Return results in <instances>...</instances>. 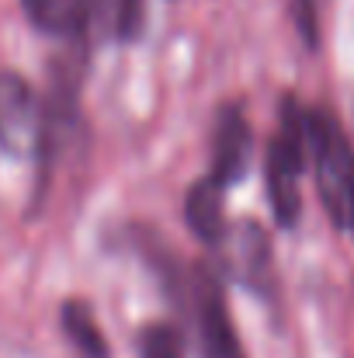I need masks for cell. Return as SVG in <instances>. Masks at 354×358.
Listing matches in <instances>:
<instances>
[{
  "instance_id": "cell-1",
  "label": "cell",
  "mask_w": 354,
  "mask_h": 358,
  "mask_svg": "<svg viewBox=\"0 0 354 358\" xmlns=\"http://www.w3.org/2000/svg\"><path fill=\"white\" fill-rule=\"evenodd\" d=\"M306 150L313 157L316 188L334 227L354 237V150L330 112H306Z\"/></svg>"
},
{
  "instance_id": "cell-2",
  "label": "cell",
  "mask_w": 354,
  "mask_h": 358,
  "mask_svg": "<svg viewBox=\"0 0 354 358\" xmlns=\"http://www.w3.org/2000/svg\"><path fill=\"white\" fill-rule=\"evenodd\" d=\"M306 112L295 108L292 98H285L281 105V122L278 132L267 146V164H264V178H267V202L274 209V220L281 227H295L299 209H302V195H299V178L306 167Z\"/></svg>"
},
{
  "instance_id": "cell-3",
  "label": "cell",
  "mask_w": 354,
  "mask_h": 358,
  "mask_svg": "<svg viewBox=\"0 0 354 358\" xmlns=\"http://www.w3.org/2000/svg\"><path fill=\"white\" fill-rule=\"evenodd\" d=\"M191 317H195L205 358H243L226 299H223V282L209 264H195L191 271Z\"/></svg>"
},
{
  "instance_id": "cell-4",
  "label": "cell",
  "mask_w": 354,
  "mask_h": 358,
  "mask_svg": "<svg viewBox=\"0 0 354 358\" xmlns=\"http://www.w3.org/2000/svg\"><path fill=\"white\" fill-rule=\"evenodd\" d=\"M42 136V108L28 80L14 70H0V150L10 157H28L38 150Z\"/></svg>"
},
{
  "instance_id": "cell-5",
  "label": "cell",
  "mask_w": 354,
  "mask_h": 358,
  "mask_svg": "<svg viewBox=\"0 0 354 358\" xmlns=\"http://www.w3.org/2000/svg\"><path fill=\"white\" fill-rule=\"evenodd\" d=\"M246 164H250V125L243 119V112L226 105L219 108V119H216V139H212V178L230 188L233 181H239L246 174Z\"/></svg>"
},
{
  "instance_id": "cell-6",
  "label": "cell",
  "mask_w": 354,
  "mask_h": 358,
  "mask_svg": "<svg viewBox=\"0 0 354 358\" xmlns=\"http://www.w3.org/2000/svg\"><path fill=\"white\" fill-rule=\"evenodd\" d=\"M223 254H226V268L233 271L239 282L246 285H260V278H267L271 271V247L267 237L257 223H239L233 230H226L219 240Z\"/></svg>"
},
{
  "instance_id": "cell-7",
  "label": "cell",
  "mask_w": 354,
  "mask_h": 358,
  "mask_svg": "<svg viewBox=\"0 0 354 358\" xmlns=\"http://www.w3.org/2000/svg\"><path fill=\"white\" fill-rule=\"evenodd\" d=\"M223 195L226 188L205 174L202 181L191 185L188 192V202H184V216H188V227L195 237H202L205 243H219L226 234V220H223Z\"/></svg>"
},
{
  "instance_id": "cell-8",
  "label": "cell",
  "mask_w": 354,
  "mask_h": 358,
  "mask_svg": "<svg viewBox=\"0 0 354 358\" xmlns=\"http://www.w3.org/2000/svg\"><path fill=\"white\" fill-rule=\"evenodd\" d=\"M59 324H63V334L80 352V358H108V341H105V334H101L87 303L66 299L63 310H59Z\"/></svg>"
},
{
  "instance_id": "cell-9",
  "label": "cell",
  "mask_w": 354,
  "mask_h": 358,
  "mask_svg": "<svg viewBox=\"0 0 354 358\" xmlns=\"http://www.w3.org/2000/svg\"><path fill=\"white\" fill-rule=\"evenodd\" d=\"M139 355L142 358H181L184 355V334L174 324H149L139 334Z\"/></svg>"
},
{
  "instance_id": "cell-10",
  "label": "cell",
  "mask_w": 354,
  "mask_h": 358,
  "mask_svg": "<svg viewBox=\"0 0 354 358\" xmlns=\"http://www.w3.org/2000/svg\"><path fill=\"white\" fill-rule=\"evenodd\" d=\"M28 21L42 31H70L73 0H21Z\"/></svg>"
}]
</instances>
